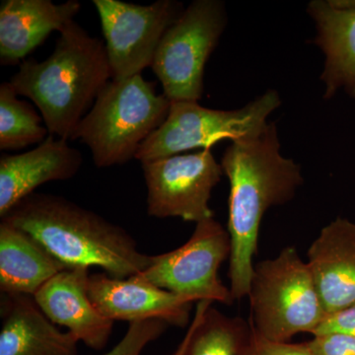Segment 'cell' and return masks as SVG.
Segmentation results:
<instances>
[{
	"mask_svg": "<svg viewBox=\"0 0 355 355\" xmlns=\"http://www.w3.org/2000/svg\"><path fill=\"white\" fill-rule=\"evenodd\" d=\"M220 164L230 183L227 230L230 291L234 300L249 294L263 217L291 202L304 183L300 165L280 153L275 123L256 137L231 142Z\"/></svg>",
	"mask_w": 355,
	"mask_h": 355,
	"instance_id": "6da1fadb",
	"label": "cell"
},
{
	"mask_svg": "<svg viewBox=\"0 0 355 355\" xmlns=\"http://www.w3.org/2000/svg\"><path fill=\"white\" fill-rule=\"evenodd\" d=\"M34 237L67 268H101L128 279L151 263L125 228L60 196L34 193L1 217Z\"/></svg>",
	"mask_w": 355,
	"mask_h": 355,
	"instance_id": "7a4b0ae2",
	"label": "cell"
},
{
	"mask_svg": "<svg viewBox=\"0 0 355 355\" xmlns=\"http://www.w3.org/2000/svg\"><path fill=\"white\" fill-rule=\"evenodd\" d=\"M111 80L104 42L74 20L60 32L50 57L23 60L9 83L36 105L50 135L69 141Z\"/></svg>",
	"mask_w": 355,
	"mask_h": 355,
	"instance_id": "3957f363",
	"label": "cell"
},
{
	"mask_svg": "<svg viewBox=\"0 0 355 355\" xmlns=\"http://www.w3.org/2000/svg\"><path fill=\"white\" fill-rule=\"evenodd\" d=\"M155 83L140 76L111 80L79 123L72 140H80L98 168L123 165L163 123L170 110Z\"/></svg>",
	"mask_w": 355,
	"mask_h": 355,
	"instance_id": "277c9868",
	"label": "cell"
},
{
	"mask_svg": "<svg viewBox=\"0 0 355 355\" xmlns=\"http://www.w3.org/2000/svg\"><path fill=\"white\" fill-rule=\"evenodd\" d=\"M248 297L252 329L272 342L289 343L301 333L313 335L328 316L307 261L291 246L254 266Z\"/></svg>",
	"mask_w": 355,
	"mask_h": 355,
	"instance_id": "5b68a950",
	"label": "cell"
},
{
	"mask_svg": "<svg viewBox=\"0 0 355 355\" xmlns=\"http://www.w3.org/2000/svg\"><path fill=\"white\" fill-rule=\"evenodd\" d=\"M282 105L277 90H268L237 110H214L197 101L170 102L169 114L140 146V163L187 153L211 149L222 140L231 142L256 137L268 125V118Z\"/></svg>",
	"mask_w": 355,
	"mask_h": 355,
	"instance_id": "8992f818",
	"label": "cell"
},
{
	"mask_svg": "<svg viewBox=\"0 0 355 355\" xmlns=\"http://www.w3.org/2000/svg\"><path fill=\"white\" fill-rule=\"evenodd\" d=\"M227 23L223 1L195 0L166 31L151 69L170 102L202 97L205 64Z\"/></svg>",
	"mask_w": 355,
	"mask_h": 355,
	"instance_id": "52a82bcc",
	"label": "cell"
},
{
	"mask_svg": "<svg viewBox=\"0 0 355 355\" xmlns=\"http://www.w3.org/2000/svg\"><path fill=\"white\" fill-rule=\"evenodd\" d=\"M230 256L228 230L211 217L196 224L183 246L151 257L150 265L137 275L191 302L209 300L231 306L234 298L218 277L219 268Z\"/></svg>",
	"mask_w": 355,
	"mask_h": 355,
	"instance_id": "ba28073f",
	"label": "cell"
},
{
	"mask_svg": "<svg viewBox=\"0 0 355 355\" xmlns=\"http://www.w3.org/2000/svg\"><path fill=\"white\" fill-rule=\"evenodd\" d=\"M93 4L101 22L112 80L140 76L153 67L161 40L184 10L175 0L149 6L121 0H93Z\"/></svg>",
	"mask_w": 355,
	"mask_h": 355,
	"instance_id": "9c48e42d",
	"label": "cell"
},
{
	"mask_svg": "<svg viewBox=\"0 0 355 355\" xmlns=\"http://www.w3.org/2000/svg\"><path fill=\"white\" fill-rule=\"evenodd\" d=\"M141 165L149 216L179 217L196 224L214 217L209 200L224 173L211 149L177 154Z\"/></svg>",
	"mask_w": 355,
	"mask_h": 355,
	"instance_id": "30bf717a",
	"label": "cell"
},
{
	"mask_svg": "<svg viewBox=\"0 0 355 355\" xmlns=\"http://www.w3.org/2000/svg\"><path fill=\"white\" fill-rule=\"evenodd\" d=\"M89 297L100 314L111 321L133 322L159 319L184 328L190 322L191 302L153 286L139 275L114 279L106 272L90 275Z\"/></svg>",
	"mask_w": 355,
	"mask_h": 355,
	"instance_id": "8fae6325",
	"label": "cell"
},
{
	"mask_svg": "<svg viewBox=\"0 0 355 355\" xmlns=\"http://www.w3.org/2000/svg\"><path fill=\"white\" fill-rule=\"evenodd\" d=\"M87 268H67L58 272L35 294V302L55 324L65 327L89 349L106 347L114 322L96 309L89 297Z\"/></svg>",
	"mask_w": 355,
	"mask_h": 355,
	"instance_id": "7c38bea8",
	"label": "cell"
},
{
	"mask_svg": "<svg viewBox=\"0 0 355 355\" xmlns=\"http://www.w3.org/2000/svg\"><path fill=\"white\" fill-rule=\"evenodd\" d=\"M83 164V156L69 140L49 135L32 150L0 157V217L35 193L41 184L67 181Z\"/></svg>",
	"mask_w": 355,
	"mask_h": 355,
	"instance_id": "4fadbf2b",
	"label": "cell"
},
{
	"mask_svg": "<svg viewBox=\"0 0 355 355\" xmlns=\"http://www.w3.org/2000/svg\"><path fill=\"white\" fill-rule=\"evenodd\" d=\"M308 266L327 315L355 305V223L338 217L308 250Z\"/></svg>",
	"mask_w": 355,
	"mask_h": 355,
	"instance_id": "5bb4252c",
	"label": "cell"
},
{
	"mask_svg": "<svg viewBox=\"0 0 355 355\" xmlns=\"http://www.w3.org/2000/svg\"><path fill=\"white\" fill-rule=\"evenodd\" d=\"M307 13L316 26L313 44L324 55V99L343 91L355 100V0H312Z\"/></svg>",
	"mask_w": 355,
	"mask_h": 355,
	"instance_id": "9a60e30c",
	"label": "cell"
},
{
	"mask_svg": "<svg viewBox=\"0 0 355 355\" xmlns=\"http://www.w3.org/2000/svg\"><path fill=\"white\" fill-rule=\"evenodd\" d=\"M81 10L78 0H2L0 6V60L21 64L53 32L62 31Z\"/></svg>",
	"mask_w": 355,
	"mask_h": 355,
	"instance_id": "2e32d148",
	"label": "cell"
},
{
	"mask_svg": "<svg viewBox=\"0 0 355 355\" xmlns=\"http://www.w3.org/2000/svg\"><path fill=\"white\" fill-rule=\"evenodd\" d=\"M0 355H77L78 340L42 312L33 296L1 294Z\"/></svg>",
	"mask_w": 355,
	"mask_h": 355,
	"instance_id": "e0dca14e",
	"label": "cell"
},
{
	"mask_svg": "<svg viewBox=\"0 0 355 355\" xmlns=\"http://www.w3.org/2000/svg\"><path fill=\"white\" fill-rule=\"evenodd\" d=\"M67 266L34 237L2 221L0 223V291L7 295L34 296Z\"/></svg>",
	"mask_w": 355,
	"mask_h": 355,
	"instance_id": "ac0fdd59",
	"label": "cell"
},
{
	"mask_svg": "<svg viewBox=\"0 0 355 355\" xmlns=\"http://www.w3.org/2000/svg\"><path fill=\"white\" fill-rule=\"evenodd\" d=\"M193 331L184 355H240L251 335V324L243 318L229 317L212 306L198 302Z\"/></svg>",
	"mask_w": 355,
	"mask_h": 355,
	"instance_id": "d6986e66",
	"label": "cell"
},
{
	"mask_svg": "<svg viewBox=\"0 0 355 355\" xmlns=\"http://www.w3.org/2000/svg\"><path fill=\"white\" fill-rule=\"evenodd\" d=\"M43 118L29 103L18 99L10 83L0 84V149L19 150L41 144L50 135Z\"/></svg>",
	"mask_w": 355,
	"mask_h": 355,
	"instance_id": "ffe728a7",
	"label": "cell"
},
{
	"mask_svg": "<svg viewBox=\"0 0 355 355\" xmlns=\"http://www.w3.org/2000/svg\"><path fill=\"white\" fill-rule=\"evenodd\" d=\"M168 326L166 322L159 319L130 323L127 333L118 345L103 355H141L149 343L165 333Z\"/></svg>",
	"mask_w": 355,
	"mask_h": 355,
	"instance_id": "44dd1931",
	"label": "cell"
},
{
	"mask_svg": "<svg viewBox=\"0 0 355 355\" xmlns=\"http://www.w3.org/2000/svg\"><path fill=\"white\" fill-rule=\"evenodd\" d=\"M252 329V327H251ZM240 355H311L305 343H277L261 338L252 329Z\"/></svg>",
	"mask_w": 355,
	"mask_h": 355,
	"instance_id": "7402d4cb",
	"label": "cell"
},
{
	"mask_svg": "<svg viewBox=\"0 0 355 355\" xmlns=\"http://www.w3.org/2000/svg\"><path fill=\"white\" fill-rule=\"evenodd\" d=\"M305 345L311 355H355V336L347 334L313 336Z\"/></svg>",
	"mask_w": 355,
	"mask_h": 355,
	"instance_id": "603a6c76",
	"label": "cell"
},
{
	"mask_svg": "<svg viewBox=\"0 0 355 355\" xmlns=\"http://www.w3.org/2000/svg\"><path fill=\"white\" fill-rule=\"evenodd\" d=\"M330 333L355 336V305L328 315L313 336Z\"/></svg>",
	"mask_w": 355,
	"mask_h": 355,
	"instance_id": "cb8c5ba5",
	"label": "cell"
},
{
	"mask_svg": "<svg viewBox=\"0 0 355 355\" xmlns=\"http://www.w3.org/2000/svg\"><path fill=\"white\" fill-rule=\"evenodd\" d=\"M193 322L191 321L190 326L188 327V330H187L186 335H184L183 340L180 343L179 347L176 349V352H174L173 355H184V352H186L187 347H188L189 343H190L191 334H193Z\"/></svg>",
	"mask_w": 355,
	"mask_h": 355,
	"instance_id": "d4e9b609",
	"label": "cell"
}]
</instances>
